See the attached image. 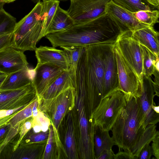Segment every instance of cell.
I'll return each instance as SVG.
<instances>
[{
  "label": "cell",
  "instance_id": "83f0119b",
  "mask_svg": "<svg viewBox=\"0 0 159 159\" xmlns=\"http://www.w3.org/2000/svg\"><path fill=\"white\" fill-rule=\"evenodd\" d=\"M133 14L139 21L149 26L153 27L159 22L158 10H141L133 12Z\"/></svg>",
  "mask_w": 159,
  "mask_h": 159
},
{
  "label": "cell",
  "instance_id": "7402d4cb",
  "mask_svg": "<svg viewBox=\"0 0 159 159\" xmlns=\"http://www.w3.org/2000/svg\"><path fill=\"white\" fill-rule=\"evenodd\" d=\"M74 24V21L69 15L68 11L62 9L59 6L47 32L46 35L66 30Z\"/></svg>",
  "mask_w": 159,
  "mask_h": 159
},
{
  "label": "cell",
  "instance_id": "9a60e30c",
  "mask_svg": "<svg viewBox=\"0 0 159 159\" xmlns=\"http://www.w3.org/2000/svg\"><path fill=\"white\" fill-rule=\"evenodd\" d=\"M33 71L32 83L39 97L65 70L48 63H37Z\"/></svg>",
  "mask_w": 159,
  "mask_h": 159
},
{
  "label": "cell",
  "instance_id": "4fadbf2b",
  "mask_svg": "<svg viewBox=\"0 0 159 159\" xmlns=\"http://www.w3.org/2000/svg\"><path fill=\"white\" fill-rule=\"evenodd\" d=\"M36 95L32 83L18 89L0 90V110L13 109L27 105Z\"/></svg>",
  "mask_w": 159,
  "mask_h": 159
},
{
  "label": "cell",
  "instance_id": "681fc988",
  "mask_svg": "<svg viewBox=\"0 0 159 159\" xmlns=\"http://www.w3.org/2000/svg\"><path fill=\"white\" fill-rule=\"evenodd\" d=\"M6 2V3H9L13 2L16 0H4Z\"/></svg>",
  "mask_w": 159,
  "mask_h": 159
},
{
  "label": "cell",
  "instance_id": "1f68e13d",
  "mask_svg": "<svg viewBox=\"0 0 159 159\" xmlns=\"http://www.w3.org/2000/svg\"><path fill=\"white\" fill-rule=\"evenodd\" d=\"M51 122L48 117L42 111L39 110L37 115L33 119L32 124L39 125L41 131L46 132L49 130Z\"/></svg>",
  "mask_w": 159,
  "mask_h": 159
},
{
  "label": "cell",
  "instance_id": "7c38bea8",
  "mask_svg": "<svg viewBox=\"0 0 159 159\" xmlns=\"http://www.w3.org/2000/svg\"><path fill=\"white\" fill-rule=\"evenodd\" d=\"M155 96L153 81L151 77L143 75L137 97L143 114L145 128L149 125H156L159 121V114L155 112L152 106Z\"/></svg>",
  "mask_w": 159,
  "mask_h": 159
},
{
  "label": "cell",
  "instance_id": "4dcf8cb0",
  "mask_svg": "<svg viewBox=\"0 0 159 159\" xmlns=\"http://www.w3.org/2000/svg\"><path fill=\"white\" fill-rule=\"evenodd\" d=\"M55 139V134L54 128L51 123L49 127L48 136L47 140V142L42 159H51L52 158Z\"/></svg>",
  "mask_w": 159,
  "mask_h": 159
},
{
  "label": "cell",
  "instance_id": "2e32d148",
  "mask_svg": "<svg viewBox=\"0 0 159 159\" xmlns=\"http://www.w3.org/2000/svg\"><path fill=\"white\" fill-rule=\"evenodd\" d=\"M24 52L10 47L0 51V73L7 75L28 67Z\"/></svg>",
  "mask_w": 159,
  "mask_h": 159
},
{
  "label": "cell",
  "instance_id": "6da1fadb",
  "mask_svg": "<svg viewBox=\"0 0 159 159\" xmlns=\"http://www.w3.org/2000/svg\"><path fill=\"white\" fill-rule=\"evenodd\" d=\"M118 29L104 12L93 19L74 24L66 30L45 37L52 47H83L102 43H115Z\"/></svg>",
  "mask_w": 159,
  "mask_h": 159
},
{
  "label": "cell",
  "instance_id": "d6986e66",
  "mask_svg": "<svg viewBox=\"0 0 159 159\" xmlns=\"http://www.w3.org/2000/svg\"><path fill=\"white\" fill-rule=\"evenodd\" d=\"M139 43L147 48L156 56H159V33L153 27L143 28L132 32Z\"/></svg>",
  "mask_w": 159,
  "mask_h": 159
},
{
  "label": "cell",
  "instance_id": "5b68a950",
  "mask_svg": "<svg viewBox=\"0 0 159 159\" xmlns=\"http://www.w3.org/2000/svg\"><path fill=\"white\" fill-rule=\"evenodd\" d=\"M126 101L124 93L117 89L103 98L92 112L91 118L93 125L111 130Z\"/></svg>",
  "mask_w": 159,
  "mask_h": 159
},
{
  "label": "cell",
  "instance_id": "4316f807",
  "mask_svg": "<svg viewBox=\"0 0 159 159\" xmlns=\"http://www.w3.org/2000/svg\"><path fill=\"white\" fill-rule=\"evenodd\" d=\"M117 5L132 12L154 8L144 0H112Z\"/></svg>",
  "mask_w": 159,
  "mask_h": 159
},
{
  "label": "cell",
  "instance_id": "d4e9b609",
  "mask_svg": "<svg viewBox=\"0 0 159 159\" xmlns=\"http://www.w3.org/2000/svg\"><path fill=\"white\" fill-rule=\"evenodd\" d=\"M66 52L69 61V70L72 75L75 81L76 70L80 59L84 51V47H62Z\"/></svg>",
  "mask_w": 159,
  "mask_h": 159
},
{
  "label": "cell",
  "instance_id": "c3c4849f",
  "mask_svg": "<svg viewBox=\"0 0 159 159\" xmlns=\"http://www.w3.org/2000/svg\"><path fill=\"white\" fill-rule=\"evenodd\" d=\"M6 3L4 0H0V11L3 8V7Z\"/></svg>",
  "mask_w": 159,
  "mask_h": 159
},
{
  "label": "cell",
  "instance_id": "f546056e",
  "mask_svg": "<svg viewBox=\"0 0 159 159\" xmlns=\"http://www.w3.org/2000/svg\"><path fill=\"white\" fill-rule=\"evenodd\" d=\"M36 96L26 106L17 112L11 119L9 124L11 127H14L32 116V108Z\"/></svg>",
  "mask_w": 159,
  "mask_h": 159
},
{
  "label": "cell",
  "instance_id": "60d3db41",
  "mask_svg": "<svg viewBox=\"0 0 159 159\" xmlns=\"http://www.w3.org/2000/svg\"><path fill=\"white\" fill-rule=\"evenodd\" d=\"M114 155L112 149L106 150L101 153L97 159H114Z\"/></svg>",
  "mask_w": 159,
  "mask_h": 159
},
{
  "label": "cell",
  "instance_id": "ba28073f",
  "mask_svg": "<svg viewBox=\"0 0 159 159\" xmlns=\"http://www.w3.org/2000/svg\"><path fill=\"white\" fill-rule=\"evenodd\" d=\"M115 44L135 72L140 82H142L143 74L142 50L140 44L133 35L132 32L120 33Z\"/></svg>",
  "mask_w": 159,
  "mask_h": 159
},
{
  "label": "cell",
  "instance_id": "f35d334b",
  "mask_svg": "<svg viewBox=\"0 0 159 159\" xmlns=\"http://www.w3.org/2000/svg\"><path fill=\"white\" fill-rule=\"evenodd\" d=\"M135 159L134 156L132 154L125 151L119 150L118 152L115 154L114 159Z\"/></svg>",
  "mask_w": 159,
  "mask_h": 159
},
{
  "label": "cell",
  "instance_id": "3957f363",
  "mask_svg": "<svg viewBox=\"0 0 159 159\" xmlns=\"http://www.w3.org/2000/svg\"><path fill=\"white\" fill-rule=\"evenodd\" d=\"M138 98L131 96L126 102L111 130L119 150L132 154L137 159L138 146L145 128Z\"/></svg>",
  "mask_w": 159,
  "mask_h": 159
},
{
  "label": "cell",
  "instance_id": "836d02e7",
  "mask_svg": "<svg viewBox=\"0 0 159 159\" xmlns=\"http://www.w3.org/2000/svg\"><path fill=\"white\" fill-rule=\"evenodd\" d=\"M49 130L30 134L26 139L25 142L26 144H30L44 141L47 140Z\"/></svg>",
  "mask_w": 159,
  "mask_h": 159
},
{
  "label": "cell",
  "instance_id": "cb8c5ba5",
  "mask_svg": "<svg viewBox=\"0 0 159 159\" xmlns=\"http://www.w3.org/2000/svg\"><path fill=\"white\" fill-rule=\"evenodd\" d=\"M140 46L142 50L143 75L151 77L156 70H159V56L141 44Z\"/></svg>",
  "mask_w": 159,
  "mask_h": 159
},
{
  "label": "cell",
  "instance_id": "7a4b0ae2",
  "mask_svg": "<svg viewBox=\"0 0 159 159\" xmlns=\"http://www.w3.org/2000/svg\"><path fill=\"white\" fill-rule=\"evenodd\" d=\"M107 43L84 47L77 66L75 88L76 91L85 92L91 114L103 98L104 57Z\"/></svg>",
  "mask_w": 159,
  "mask_h": 159
},
{
  "label": "cell",
  "instance_id": "ab89813d",
  "mask_svg": "<svg viewBox=\"0 0 159 159\" xmlns=\"http://www.w3.org/2000/svg\"><path fill=\"white\" fill-rule=\"evenodd\" d=\"M10 126L8 123L0 128V147L4 140Z\"/></svg>",
  "mask_w": 159,
  "mask_h": 159
},
{
  "label": "cell",
  "instance_id": "e0dca14e",
  "mask_svg": "<svg viewBox=\"0 0 159 159\" xmlns=\"http://www.w3.org/2000/svg\"><path fill=\"white\" fill-rule=\"evenodd\" d=\"M37 63H48L64 70L69 69L68 59L64 50L53 47L41 46L35 50Z\"/></svg>",
  "mask_w": 159,
  "mask_h": 159
},
{
  "label": "cell",
  "instance_id": "603a6c76",
  "mask_svg": "<svg viewBox=\"0 0 159 159\" xmlns=\"http://www.w3.org/2000/svg\"><path fill=\"white\" fill-rule=\"evenodd\" d=\"M64 143L67 158H78L75 136V128L72 115L69 113L67 118L66 127Z\"/></svg>",
  "mask_w": 159,
  "mask_h": 159
},
{
  "label": "cell",
  "instance_id": "bcb514c9",
  "mask_svg": "<svg viewBox=\"0 0 159 159\" xmlns=\"http://www.w3.org/2000/svg\"><path fill=\"white\" fill-rule=\"evenodd\" d=\"M152 108L155 112L159 114V106H156L155 102L152 105Z\"/></svg>",
  "mask_w": 159,
  "mask_h": 159
},
{
  "label": "cell",
  "instance_id": "9c48e42d",
  "mask_svg": "<svg viewBox=\"0 0 159 159\" xmlns=\"http://www.w3.org/2000/svg\"><path fill=\"white\" fill-rule=\"evenodd\" d=\"M114 51L118 69V89L124 93L127 102L131 96H137L140 85V81L135 72L115 44Z\"/></svg>",
  "mask_w": 159,
  "mask_h": 159
},
{
  "label": "cell",
  "instance_id": "484cf974",
  "mask_svg": "<svg viewBox=\"0 0 159 159\" xmlns=\"http://www.w3.org/2000/svg\"><path fill=\"white\" fill-rule=\"evenodd\" d=\"M45 11V17L43 27L42 38L45 37L54 16L59 6L60 1L57 0H42Z\"/></svg>",
  "mask_w": 159,
  "mask_h": 159
},
{
  "label": "cell",
  "instance_id": "30bf717a",
  "mask_svg": "<svg viewBox=\"0 0 159 159\" xmlns=\"http://www.w3.org/2000/svg\"><path fill=\"white\" fill-rule=\"evenodd\" d=\"M111 0H70L67 11L75 24L85 23L104 12L106 4Z\"/></svg>",
  "mask_w": 159,
  "mask_h": 159
},
{
  "label": "cell",
  "instance_id": "8d00e7d4",
  "mask_svg": "<svg viewBox=\"0 0 159 159\" xmlns=\"http://www.w3.org/2000/svg\"><path fill=\"white\" fill-rule=\"evenodd\" d=\"M149 143L145 145L142 148L137 159H150L152 155V150Z\"/></svg>",
  "mask_w": 159,
  "mask_h": 159
},
{
  "label": "cell",
  "instance_id": "e575fe53",
  "mask_svg": "<svg viewBox=\"0 0 159 159\" xmlns=\"http://www.w3.org/2000/svg\"><path fill=\"white\" fill-rule=\"evenodd\" d=\"M20 124H19L14 127L10 126L4 140L0 147V153L9 141L19 132Z\"/></svg>",
  "mask_w": 159,
  "mask_h": 159
},
{
  "label": "cell",
  "instance_id": "52a82bcc",
  "mask_svg": "<svg viewBox=\"0 0 159 159\" xmlns=\"http://www.w3.org/2000/svg\"><path fill=\"white\" fill-rule=\"evenodd\" d=\"M75 89L70 87L54 98L38 102V109L48 112L55 132H57L63 118L75 105Z\"/></svg>",
  "mask_w": 159,
  "mask_h": 159
},
{
  "label": "cell",
  "instance_id": "8992f818",
  "mask_svg": "<svg viewBox=\"0 0 159 159\" xmlns=\"http://www.w3.org/2000/svg\"><path fill=\"white\" fill-rule=\"evenodd\" d=\"M86 102L85 95L75 93V104L79 115L80 134L79 155L83 159H96L93 144L94 126L90 119L91 115L87 113V111H90L87 107H86Z\"/></svg>",
  "mask_w": 159,
  "mask_h": 159
},
{
  "label": "cell",
  "instance_id": "f6af8a7d",
  "mask_svg": "<svg viewBox=\"0 0 159 159\" xmlns=\"http://www.w3.org/2000/svg\"><path fill=\"white\" fill-rule=\"evenodd\" d=\"M7 75L1 74L0 75V87L6 78Z\"/></svg>",
  "mask_w": 159,
  "mask_h": 159
},
{
  "label": "cell",
  "instance_id": "d590c367",
  "mask_svg": "<svg viewBox=\"0 0 159 159\" xmlns=\"http://www.w3.org/2000/svg\"><path fill=\"white\" fill-rule=\"evenodd\" d=\"M12 37L13 33L0 36V51L11 47Z\"/></svg>",
  "mask_w": 159,
  "mask_h": 159
},
{
  "label": "cell",
  "instance_id": "74e56055",
  "mask_svg": "<svg viewBox=\"0 0 159 159\" xmlns=\"http://www.w3.org/2000/svg\"><path fill=\"white\" fill-rule=\"evenodd\" d=\"M151 148L152 155L157 159H159V132L153 138L152 141Z\"/></svg>",
  "mask_w": 159,
  "mask_h": 159
},
{
  "label": "cell",
  "instance_id": "7dc6e473",
  "mask_svg": "<svg viewBox=\"0 0 159 159\" xmlns=\"http://www.w3.org/2000/svg\"><path fill=\"white\" fill-rule=\"evenodd\" d=\"M7 110H0V118H2L6 116V114Z\"/></svg>",
  "mask_w": 159,
  "mask_h": 159
},
{
  "label": "cell",
  "instance_id": "f907efd6",
  "mask_svg": "<svg viewBox=\"0 0 159 159\" xmlns=\"http://www.w3.org/2000/svg\"><path fill=\"white\" fill-rule=\"evenodd\" d=\"M35 3H37L38 2L41 1V0H31Z\"/></svg>",
  "mask_w": 159,
  "mask_h": 159
},
{
  "label": "cell",
  "instance_id": "44dd1931",
  "mask_svg": "<svg viewBox=\"0 0 159 159\" xmlns=\"http://www.w3.org/2000/svg\"><path fill=\"white\" fill-rule=\"evenodd\" d=\"M109 131L99 126L94 125L93 144L96 159L104 151L111 149L116 145Z\"/></svg>",
  "mask_w": 159,
  "mask_h": 159
},
{
  "label": "cell",
  "instance_id": "ee69618b",
  "mask_svg": "<svg viewBox=\"0 0 159 159\" xmlns=\"http://www.w3.org/2000/svg\"><path fill=\"white\" fill-rule=\"evenodd\" d=\"M154 8L158 10L159 0H144Z\"/></svg>",
  "mask_w": 159,
  "mask_h": 159
},
{
  "label": "cell",
  "instance_id": "d6a6232c",
  "mask_svg": "<svg viewBox=\"0 0 159 159\" xmlns=\"http://www.w3.org/2000/svg\"><path fill=\"white\" fill-rule=\"evenodd\" d=\"M33 118L31 117L23 121L20 124L19 128V137L16 143L13 147V151H15L19 147L22 139L32 128Z\"/></svg>",
  "mask_w": 159,
  "mask_h": 159
},
{
  "label": "cell",
  "instance_id": "277c9868",
  "mask_svg": "<svg viewBox=\"0 0 159 159\" xmlns=\"http://www.w3.org/2000/svg\"><path fill=\"white\" fill-rule=\"evenodd\" d=\"M45 17L43 3L40 1L17 22L13 32L11 47L24 52L35 51L37 43L42 38Z\"/></svg>",
  "mask_w": 159,
  "mask_h": 159
},
{
  "label": "cell",
  "instance_id": "8fae6325",
  "mask_svg": "<svg viewBox=\"0 0 159 159\" xmlns=\"http://www.w3.org/2000/svg\"><path fill=\"white\" fill-rule=\"evenodd\" d=\"M104 12L114 23L121 33L134 32L149 27L139 21L131 12L115 3L112 0L107 3Z\"/></svg>",
  "mask_w": 159,
  "mask_h": 159
},
{
  "label": "cell",
  "instance_id": "5bb4252c",
  "mask_svg": "<svg viewBox=\"0 0 159 159\" xmlns=\"http://www.w3.org/2000/svg\"><path fill=\"white\" fill-rule=\"evenodd\" d=\"M115 43H107L105 49L103 98L118 88L117 66L114 51Z\"/></svg>",
  "mask_w": 159,
  "mask_h": 159
},
{
  "label": "cell",
  "instance_id": "ac0fdd59",
  "mask_svg": "<svg viewBox=\"0 0 159 159\" xmlns=\"http://www.w3.org/2000/svg\"><path fill=\"white\" fill-rule=\"evenodd\" d=\"M70 87H75L74 77L69 70L64 71L38 97V102L52 99Z\"/></svg>",
  "mask_w": 159,
  "mask_h": 159
},
{
  "label": "cell",
  "instance_id": "ffe728a7",
  "mask_svg": "<svg viewBox=\"0 0 159 159\" xmlns=\"http://www.w3.org/2000/svg\"><path fill=\"white\" fill-rule=\"evenodd\" d=\"M32 78L29 67L7 75L0 87V90L21 88L32 83Z\"/></svg>",
  "mask_w": 159,
  "mask_h": 159
},
{
  "label": "cell",
  "instance_id": "f1b7e54d",
  "mask_svg": "<svg viewBox=\"0 0 159 159\" xmlns=\"http://www.w3.org/2000/svg\"><path fill=\"white\" fill-rule=\"evenodd\" d=\"M16 23V18L3 8L0 11V36L12 33Z\"/></svg>",
  "mask_w": 159,
  "mask_h": 159
},
{
  "label": "cell",
  "instance_id": "b9f144b4",
  "mask_svg": "<svg viewBox=\"0 0 159 159\" xmlns=\"http://www.w3.org/2000/svg\"><path fill=\"white\" fill-rule=\"evenodd\" d=\"M16 112L11 115L0 118V128L8 124L9 120L15 115Z\"/></svg>",
  "mask_w": 159,
  "mask_h": 159
},
{
  "label": "cell",
  "instance_id": "7bdbcfd3",
  "mask_svg": "<svg viewBox=\"0 0 159 159\" xmlns=\"http://www.w3.org/2000/svg\"><path fill=\"white\" fill-rule=\"evenodd\" d=\"M38 106V98L37 96V95L35 98L32 108V117L33 119L36 117L38 115L39 111Z\"/></svg>",
  "mask_w": 159,
  "mask_h": 159
}]
</instances>
